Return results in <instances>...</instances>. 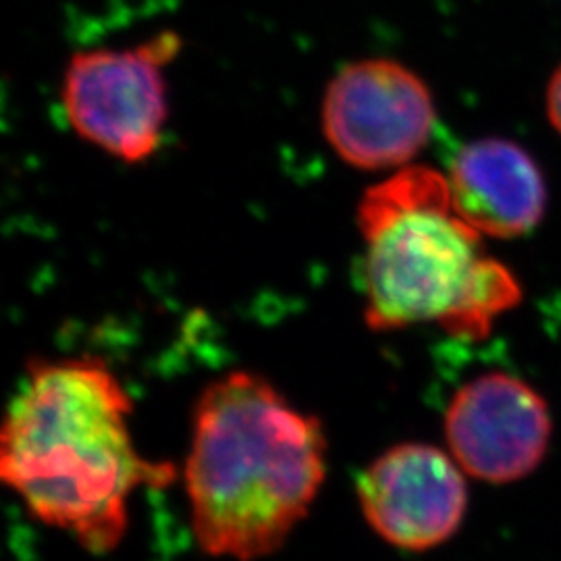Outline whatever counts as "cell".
Returning a JSON list of instances; mask_svg holds the SVG:
<instances>
[{"mask_svg": "<svg viewBox=\"0 0 561 561\" xmlns=\"http://www.w3.org/2000/svg\"><path fill=\"white\" fill-rule=\"evenodd\" d=\"M134 403L92 358L34 360L0 433V477L46 526L90 553L119 547L129 500L175 481V466L144 458L129 428Z\"/></svg>", "mask_w": 561, "mask_h": 561, "instance_id": "cell-1", "label": "cell"}, {"mask_svg": "<svg viewBox=\"0 0 561 561\" xmlns=\"http://www.w3.org/2000/svg\"><path fill=\"white\" fill-rule=\"evenodd\" d=\"M324 477L327 439L317 416L248 370L204 387L183 468L204 553L254 561L279 551L317 502Z\"/></svg>", "mask_w": 561, "mask_h": 561, "instance_id": "cell-2", "label": "cell"}, {"mask_svg": "<svg viewBox=\"0 0 561 561\" xmlns=\"http://www.w3.org/2000/svg\"><path fill=\"white\" fill-rule=\"evenodd\" d=\"M358 227L373 331L435 322L481 340L522 300L516 275L484 254L481 233L458 217L447 178L433 169L408 164L366 190Z\"/></svg>", "mask_w": 561, "mask_h": 561, "instance_id": "cell-3", "label": "cell"}, {"mask_svg": "<svg viewBox=\"0 0 561 561\" xmlns=\"http://www.w3.org/2000/svg\"><path fill=\"white\" fill-rule=\"evenodd\" d=\"M180 48L175 34H161L136 48L78 53L62 81L73 131L123 162L152 157L169 115L162 67Z\"/></svg>", "mask_w": 561, "mask_h": 561, "instance_id": "cell-4", "label": "cell"}, {"mask_svg": "<svg viewBox=\"0 0 561 561\" xmlns=\"http://www.w3.org/2000/svg\"><path fill=\"white\" fill-rule=\"evenodd\" d=\"M435 121L428 85L398 60L343 67L322 101L324 138L341 161L362 171L408 167L431 140Z\"/></svg>", "mask_w": 561, "mask_h": 561, "instance_id": "cell-5", "label": "cell"}, {"mask_svg": "<svg viewBox=\"0 0 561 561\" xmlns=\"http://www.w3.org/2000/svg\"><path fill=\"white\" fill-rule=\"evenodd\" d=\"M443 428L447 449L466 477L512 484L530 477L547 458L553 416L530 382L491 370L454 393Z\"/></svg>", "mask_w": 561, "mask_h": 561, "instance_id": "cell-6", "label": "cell"}, {"mask_svg": "<svg viewBox=\"0 0 561 561\" xmlns=\"http://www.w3.org/2000/svg\"><path fill=\"white\" fill-rule=\"evenodd\" d=\"M362 514L382 541L403 551H428L449 541L468 512L466 472L428 443H401L358 479Z\"/></svg>", "mask_w": 561, "mask_h": 561, "instance_id": "cell-7", "label": "cell"}, {"mask_svg": "<svg viewBox=\"0 0 561 561\" xmlns=\"http://www.w3.org/2000/svg\"><path fill=\"white\" fill-rule=\"evenodd\" d=\"M447 183L454 210L482 238H522L547 210L541 167L516 141H470L451 162Z\"/></svg>", "mask_w": 561, "mask_h": 561, "instance_id": "cell-8", "label": "cell"}, {"mask_svg": "<svg viewBox=\"0 0 561 561\" xmlns=\"http://www.w3.org/2000/svg\"><path fill=\"white\" fill-rule=\"evenodd\" d=\"M547 115L553 129L561 136V65L551 76L549 88H547Z\"/></svg>", "mask_w": 561, "mask_h": 561, "instance_id": "cell-9", "label": "cell"}]
</instances>
